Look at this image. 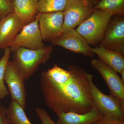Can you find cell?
Listing matches in <instances>:
<instances>
[{"label":"cell","instance_id":"obj_1","mask_svg":"<svg viewBox=\"0 0 124 124\" xmlns=\"http://www.w3.org/2000/svg\"><path fill=\"white\" fill-rule=\"evenodd\" d=\"M71 75L61 84L54 82L45 71L41 72L40 84L46 106L56 114L72 112L85 114L93 107L87 73L76 65L69 66Z\"/></svg>","mask_w":124,"mask_h":124},{"label":"cell","instance_id":"obj_2","mask_svg":"<svg viewBox=\"0 0 124 124\" xmlns=\"http://www.w3.org/2000/svg\"><path fill=\"white\" fill-rule=\"evenodd\" d=\"M53 50L52 46H45L38 49L19 48L14 52V60L22 73L24 80L32 76L40 64L50 59Z\"/></svg>","mask_w":124,"mask_h":124},{"label":"cell","instance_id":"obj_3","mask_svg":"<svg viewBox=\"0 0 124 124\" xmlns=\"http://www.w3.org/2000/svg\"><path fill=\"white\" fill-rule=\"evenodd\" d=\"M112 16L111 14L94 9L90 16L78 26L76 31L89 45L97 46L103 39Z\"/></svg>","mask_w":124,"mask_h":124},{"label":"cell","instance_id":"obj_4","mask_svg":"<svg viewBox=\"0 0 124 124\" xmlns=\"http://www.w3.org/2000/svg\"><path fill=\"white\" fill-rule=\"evenodd\" d=\"M90 95L93 105L103 116L124 120V101L100 91L93 82V77L87 73Z\"/></svg>","mask_w":124,"mask_h":124},{"label":"cell","instance_id":"obj_5","mask_svg":"<svg viewBox=\"0 0 124 124\" xmlns=\"http://www.w3.org/2000/svg\"><path fill=\"white\" fill-rule=\"evenodd\" d=\"M94 9V5L88 1L68 0L63 11L62 34L79 26L90 16Z\"/></svg>","mask_w":124,"mask_h":124},{"label":"cell","instance_id":"obj_6","mask_svg":"<svg viewBox=\"0 0 124 124\" xmlns=\"http://www.w3.org/2000/svg\"><path fill=\"white\" fill-rule=\"evenodd\" d=\"M24 77L14 61H9L4 76V81L8 86L12 100L24 108L26 106V92Z\"/></svg>","mask_w":124,"mask_h":124},{"label":"cell","instance_id":"obj_7","mask_svg":"<svg viewBox=\"0 0 124 124\" xmlns=\"http://www.w3.org/2000/svg\"><path fill=\"white\" fill-rule=\"evenodd\" d=\"M38 24V14L34 21L25 25L9 46L13 53L19 48L38 49L45 46Z\"/></svg>","mask_w":124,"mask_h":124},{"label":"cell","instance_id":"obj_8","mask_svg":"<svg viewBox=\"0 0 124 124\" xmlns=\"http://www.w3.org/2000/svg\"><path fill=\"white\" fill-rule=\"evenodd\" d=\"M98 46L124 54V16H112Z\"/></svg>","mask_w":124,"mask_h":124},{"label":"cell","instance_id":"obj_9","mask_svg":"<svg viewBox=\"0 0 124 124\" xmlns=\"http://www.w3.org/2000/svg\"><path fill=\"white\" fill-rule=\"evenodd\" d=\"M51 42L53 45L61 46L73 53L82 54L88 57L93 58L95 55L92 51V47L75 29L62 33Z\"/></svg>","mask_w":124,"mask_h":124},{"label":"cell","instance_id":"obj_10","mask_svg":"<svg viewBox=\"0 0 124 124\" xmlns=\"http://www.w3.org/2000/svg\"><path fill=\"white\" fill-rule=\"evenodd\" d=\"M38 24L42 40L51 41L62 34L63 11L38 13Z\"/></svg>","mask_w":124,"mask_h":124},{"label":"cell","instance_id":"obj_11","mask_svg":"<svg viewBox=\"0 0 124 124\" xmlns=\"http://www.w3.org/2000/svg\"><path fill=\"white\" fill-rule=\"evenodd\" d=\"M90 63L104 80L110 91V95L124 101V82L117 72L100 59H94Z\"/></svg>","mask_w":124,"mask_h":124},{"label":"cell","instance_id":"obj_12","mask_svg":"<svg viewBox=\"0 0 124 124\" xmlns=\"http://www.w3.org/2000/svg\"><path fill=\"white\" fill-rule=\"evenodd\" d=\"M24 26L14 12L0 19V49L9 47Z\"/></svg>","mask_w":124,"mask_h":124},{"label":"cell","instance_id":"obj_13","mask_svg":"<svg viewBox=\"0 0 124 124\" xmlns=\"http://www.w3.org/2000/svg\"><path fill=\"white\" fill-rule=\"evenodd\" d=\"M57 124H91L95 123L103 115L93 105L90 111L85 114L62 112L57 114Z\"/></svg>","mask_w":124,"mask_h":124},{"label":"cell","instance_id":"obj_14","mask_svg":"<svg viewBox=\"0 0 124 124\" xmlns=\"http://www.w3.org/2000/svg\"><path fill=\"white\" fill-rule=\"evenodd\" d=\"M91 49L99 59L116 72L120 73L124 69V54L98 46L95 48H91Z\"/></svg>","mask_w":124,"mask_h":124},{"label":"cell","instance_id":"obj_15","mask_svg":"<svg viewBox=\"0 0 124 124\" xmlns=\"http://www.w3.org/2000/svg\"><path fill=\"white\" fill-rule=\"evenodd\" d=\"M12 5L14 13L25 25L34 21L38 14L35 0H13Z\"/></svg>","mask_w":124,"mask_h":124},{"label":"cell","instance_id":"obj_16","mask_svg":"<svg viewBox=\"0 0 124 124\" xmlns=\"http://www.w3.org/2000/svg\"><path fill=\"white\" fill-rule=\"evenodd\" d=\"M6 114L10 124H33L27 117L24 108L14 100L6 108Z\"/></svg>","mask_w":124,"mask_h":124},{"label":"cell","instance_id":"obj_17","mask_svg":"<svg viewBox=\"0 0 124 124\" xmlns=\"http://www.w3.org/2000/svg\"><path fill=\"white\" fill-rule=\"evenodd\" d=\"M94 8L111 14L113 16H124V0H100Z\"/></svg>","mask_w":124,"mask_h":124},{"label":"cell","instance_id":"obj_18","mask_svg":"<svg viewBox=\"0 0 124 124\" xmlns=\"http://www.w3.org/2000/svg\"><path fill=\"white\" fill-rule=\"evenodd\" d=\"M68 0H38L37 8L38 13L63 11Z\"/></svg>","mask_w":124,"mask_h":124},{"label":"cell","instance_id":"obj_19","mask_svg":"<svg viewBox=\"0 0 124 124\" xmlns=\"http://www.w3.org/2000/svg\"><path fill=\"white\" fill-rule=\"evenodd\" d=\"M11 51L9 47L4 49L3 56L0 59V100L7 97L9 92L4 81V76L10 57Z\"/></svg>","mask_w":124,"mask_h":124},{"label":"cell","instance_id":"obj_20","mask_svg":"<svg viewBox=\"0 0 124 124\" xmlns=\"http://www.w3.org/2000/svg\"><path fill=\"white\" fill-rule=\"evenodd\" d=\"M47 76L54 82L58 84L67 82L71 75L70 69L65 70L55 64L50 69L45 71Z\"/></svg>","mask_w":124,"mask_h":124},{"label":"cell","instance_id":"obj_21","mask_svg":"<svg viewBox=\"0 0 124 124\" xmlns=\"http://www.w3.org/2000/svg\"><path fill=\"white\" fill-rule=\"evenodd\" d=\"M14 12L13 5L8 0H0V19Z\"/></svg>","mask_w":124,"mask_h":124},{"label":"cell","instance_id":"obj_22","mask_svg":"<svg viewBox=\"0 0 124 124\" xmlns=\"http://www.w3.org/2000/svg\"><path fill=\"white\" fill-rule=\"evenodd\" d=\"M36 112L42 124H57L51 119L49 114L44 109L36 108Z\"/></svg>","mask_w":124,"mask_h":124},{"label":"cell","instance_id":"obj_23","mask_svg":"<svg viewBox=\"0 0 124 124\" xmlns=\"http://www.w3.org/2000/svg\"><path fill=\"white\" fill-rule=\"evenodd\" d=\"M95 123L97 124H124V120L109 116H103Z\"/></svg>","mask_w":124,"mask_h":124},{"label":"cell","instance_id":"obj_24","mask_svg":"<svg viewBox=\"0 0 124 124\" xmlns=\"http://www.w3.org/2000/svg\"><path fill=\"white\" fill-rule=\"evenodd\" d=\"M6 108L2 107L0 110V124H10L6 116Z\"/></svg>","mask_w":124,"mask_h":124},{"label":"cell","instance_id":"obj_25","mask_svg":"<svg viewBox=\"0 0 124 124\" xmlns=\"http://www.w3.org/2000/svg\"><path fill=\"white\" fill-rule=\"evenodd\" d=\"M83 0L86 1L91 2L94 6L97 5L98 2L99 1V0Z\"/></svg>","mask_w":124,"mask_h":124},{"label":"cell","instance_id":"obj_26","mask_svg":"<svg viewBox=\"0 0 124 124\" xmlns=\"http://www.w3.org/2000/svg\"><path fill=\"white\" fill-rule=\"evenodd\" d=\"M120 73V74L121 75V78L122 81L124 82V69L122 70Z\"/></svg>","mask_w":124,"mask_h":124},{"label":"cell","instance_id":"obj_27","mask_svg":"<svg viewBox=\"0 0 124 124\" xmlns=\"http://www.w3.org/2000/svg\"><path fill=\"white\" fill-rule=\"evenodd\" d=\"M2 106H1V103L0 101V110L1 108H2Z\"/></svg>","mask_w":124,"mask_h":124},{"label":"cell","instance_id":"obj_28","mask_svg":"<svg viewBox=\"0 0 124 124\" xmlns=\"http://www.w3.org/2000/svg\"><path fill=\"white\" fill-rule=\"evenodd\" d=\"M8 0L9 1H10V2H11L12 4V2H13V0Z\"/></svg>","mask_w":124,"mask_h":124},{"label":"cell","instance_id":"obj_29","mask_svg":"<svg viewBox=\"0 0 124 124\" xmlns=\"http://www.w3.org/2000/svg\"><path fill=\"white\" fill-rule=\"evenodd\" d=\"M96 124V123H93V124Z\"/></svg>","mask_w":124,"mask_h":124},{"label":"cell","instance_id":"obj_30","mask_svg":"<svg viewBox=\"0 0 124 124\" xmlns=\"http://www.w3.org/2000/svg\"><path fill=\"white\" fill-rule=\"evenodd\" d=\"M35 1H36V2H37V1L38 0H35Z\"/></svg>","mask_w":124,"mask_h":124},{"label":"cell","instance_id":"obj_31","mask_svg":"<svg viewBox=\"0 0 124 124\" xmlns=\"http://www.w3.org/2000/svg\"><path fill=\"white\" fill-rule=\"evenodd\" d=\"M99 0V1H100V0Z\"/></svg>","mask_w":124,"mask_h":124}]
</instances>
